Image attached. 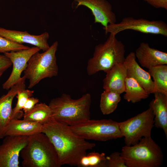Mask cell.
Masks as SVG:
<instances>
[{"instance_id": "6", "label": "cell", "mask_w": 167, "mask_h": 167, "mask_svg": "<svg viewBox=\"0 0 167 167\" xmlns=\"http://www.w3.org/2000/svg\"><path fill=\"white\" fill-rule=\"evenodd\" d=\"M58 46V42L55 41L48 49L42 53L38 52L30 58L24 71V76L29 80L28 88H33L45 78L58 75L56 53Z\"/></svg>"}, {"instance_id": "25", "label": "cell", "mask_w": 167, "mask_h": 167, "mask_svg": "<svg viewBox=\"0 0 167 167\" xmlns=\"http://www.w3.org/2000/svg\"><path fill=\"white\" fill-rule=\"evenodd\" d=\"M34 91L25 88L19 91L17 93L16 97L17 99L15 107L13 109L11 119L18 118L22 114L21 110L28 98L33 95Z\"/></svg>"}, {"instance_id": "13", "label": "cell", "mask_w": 167, "mask_h": 167, "mask_svg": "<svg viewBox=\"0 0 167 167\" xmlns=\"http://www.w3.org/2000/svg\"><path fill=\"white\" fill-rule=\"evenodd\" d=\"M0 36L18 44L32 45L43 51H46L50 47L47 42L49 34L47 32L39 35H34L26 31L7 29L0 27Z\"/></svg>"}, {"instance_id": "16", "label": "cell", "mask_w": 167, "mask_h": 167, "mask_svg": "<svg viewBox=\"0 0 167 167\" xmlns=\"http://www.w3.org/2000/svg\"><path fill=\"white\" fill-rule=\"evenodd\" d=\"M135 53L142 66L148 69L167 64V53L151 47L147 43L141 42Z\"/></svg>"}, {"instance_id": "18", "label": "cell", "mask_w": 167, "mask_h": 167, "mask_svg": "<svg viewBox=\"0 0 167 167\" xmlns=\"http://www.w3.org/2000/svg\"><path fill=\"white\" fill-rule=\"evenodd\" d=\"M154 99L150 103L149 107L154 114V125L163 131L167 137V96L156 92Z\"/></svg>"}, {"instance_id": "5", "label": "cell", "mask_w": 167, "mask_h": 167, "mask_svg": "<svg viewBox=\"0 0 167 167\" xmlns=\"http://www.w3.org/2000/svg\"><path fill=\"white\" fill-rule=\"evenodd\" d=\"M116 36L110 33L105 42L96 46L93 56L88 62L87 71L88 75L100 71L106 73L117 63H123L125 46Z\"/></svg>"}, {"instance_id": "31", "label": "cell", "mask_w": 167, "mask_h": 167, "mask_svg": "<svg viewBox=\"0 0 167 167\" xmlns=\"http://www.w3.org/2000/svg\"><path fill=\"white\" fill-rule=\"evenodd\" d=\"M3 73L2 72H0V78L2 76V75Z\"/></svg>"}, {"instance_id": "24", "label": "cell", "mask_w": 167, "mask_h": 167, "mask_svg": "<svg viewBox=\"0 0 167 167\" xmlns=\"http://www.w3.org/2000/svg\"><path fill=\"white\" fill-rule=\"evenodd\" d=\"M106 156L104 153L92 152L83 156L77 166L79 167H105Z\"/></svg>"}, {"instance_id": "26", "label": "cell", "mask_w": 167, "mask_h": 167, "mask_svg": "<svg viewBox=\"0 0 167 167\" xmlns=\"http://www.w3.org/2000/svg\"><path fill=\"white\" fill-rule=\"evenodd\" d=\"M29 48L22 44L13 42L0 36V53L16 51Z\"/></svg>"}, {"instance_id": "14", "label": "cell", "mask_w": 167, "mask_h": 167, "mask_svg": "<svg viewBox=\"0 0 167 167\" xmlns=\"http://www.w3.org/2000/svg\"><path fill=\"white\" fill-rule=\"evenodd\" d=\"M26 79L24 76L21 77L6 94L0 97V139L5 137V129L11 119L13 100L19 91L25 88Z\"/></svg>"}, {"instance_id": "20", "label": "cell", "mask_w": 167, "mask_h": 167, "mask_svg": "<svg viewBox=\"0 0 167 167\" xmlns=\"http://www.w3.org/2000/svg\"><path fill=\"white\" fill-rule=\"evenodd\" d=\"M124 99L128 102L135 103L148 98L149 94L134 79L126 77L125 80Z\"/></svg>"}, {"instance_id": "21", "label": "cell", "mask_w": 167, "mask_h": 167, "mask_svg": "<svg viewBox=\"0 0 167 167\" xmlns=\"http://www.w3.org/2000/svg\"><path fill=\"white\" fill-rule=\"evenodd\" d=\"M52 111L45 103L36 104L29 112L24 114L23 119L43 125L51 118Z\"/></svg>"}, {"instance_id": "28", "label": "cell", "mask_w": 167, "mask_h": 167, "mask_svg": "<svg viewBox=\"0 0 167 167\" xmlns=\"http://www.w3.org/2000/svg\"><path fill=\"white\" fill-rule=\"evenodd\" d=\"M39 102V99L37 98L32 96L28 99L23 108L24 113H26L30 111L35 105Z\"/></svg>"}, {"instance_id": "4", "label": "cell", "mask_w": 167, "mask_h": 167, "mask_svg": "<svg viewBox=\"0 0 167 167\" xmlns=\"http://www.w3.org/2000/svg\"><path fill=\"white\" fill-rule=\"evenodd\" d=\"M120 153L127 167H159L163 164L161 149L151 136L143 137L133 145H126Z\"/></svg>"}, {"instance_id": "3", "label": "cell", "mask_w": 167, "mask_h": 167, "mask_svg": "<svg viewBox=\"0 0 167 167\" xmlns=\"http://www.w3.org/2000/svg\"><path fill=\"white\" fill-rule=\"evenodd\" d=\"M24 167H60L52 143L45 134L28 136V143L21 151Z\"/></svg>"}, {"instance_id": "23", "label": "cell", "mask_w": 167, "mask_h": 167, "mask_svg": "<svg viewBox=\"0 0 167 167\" xmlns=\"http://www.w3.org/2000/svg\"><path fill=\"white\" fill-rule=\"evenodd\" d=\"M148 69V72L153 78L156 92L167 96V65L157 66Z\"/></svg>"}, {"instance_id": "29", "label": "cell", "mask_w": 167, "mask_h": 167, "mask_svg": "<svg viewBox=\"0 0 167 167\" xmlns=\"http://www.w3.org/2000/svg\"><path fill=\"white\" fill-rule=\"evenodd\" d=\"M12 65L10 59L4 54H0V72L3 73Z\"/></svg>"}, {"instance_id": "7", "label": "cell", "mask_w": 167, "mask_h": 167, "mask_svg": "<svg viewBox=\"0 0 167 167\" xmlns=\"http://www.w3.org/2000/svg\"><path fill=\"white\" fill-rule=\"evenodd\" d=\"M70 126L73 132L86 139L106 141L123 137L119 122L111 119H90Z\"/></svg>"}, {"instance_id": "19", "label": "cell", "mask_w": 167, "mask_h": 167, "mask_svg": "<svg viewBox=\"0 0 167 167\" xmlns=\"http://www.w3.org/2000/svg\"><path fill=\"white\" fill-rule=\"evenodd\" d=\"M42 125L23 119H11L5 131L6 136H29L37 133L41 132Z\"/></svg>"}, {"instance_id": "2", "label": "cell", "mask_w": 167, "mask_h": 167, "mask_svg": "<svg viewBox=\"0 0 167 167\" xmlns=\"http://www.w3.org/2000/svg\"><path fill=\"white\" fill-rule=\"evenodd\" d=\"M91 102V95L89 93L77 99L63 93L52 99L49 104L51 118L69 126L86 121L90 119Z\"/></svg>"}, {"instance_id": "11", "label": "cell", "mask_w": 167, "mask_h": 167, "mask_svg": "<svg viewBox=\"0 0 167 167\" xmlns=\"http://www.w3.org/2000/svg\"><path fill=\"white\" fill-rule=\"evenodd\" d=\"M40 50L39 48L34 46L4 53L11 61L13 67L9 77L2 84L3 89L8 90L20 80L21 78V75L25 69L30 58L34 54Z\"/></svg>"}, {"instance_id": "30", "label": "cell", "mask_w": 167, "mask_h": 167, "mask_svg": "<svg viewBox=\"0 0 167 167\" xmlns=\"http://www.w3.org/2000/svg\"><path fill=\"white\" fill-rule=\"evenodd\" d=\"M148 3L156 8L167 10V0H145Z\"/></svg>"}, {"instance_id": "10", "label": "cell", "mask_w": 167, "mask_h": 167, "mask_svg": "<svg viewBox=\"0 0 167 167\" xmlns=\"http://www.w3.org/2000/svg\"><path fill=\"white\" fill-rule=\"evenodd\" d=\"M28 136H6L0 145V167H19L21 151Z\"/></svg>"}, {"instance_id": "17", "label": "cell", "mask_w": 167, "mask_h": 167, "mask_svg": "<svg viewBox=\"0 0 167 167\" xmlns=\"http://www.w3.org/2000/svg\"><path fill=\"white\" fill-rule=\"evenodd\" d=\"M103 80L104 90H112L121 94L125 92L126 68L124 63H118L106 72Z\"/></svg>"}, {"instance_id": "1", "label": "cell", "mask_w": 167, "mask_h": 167, "mask_svg": "<svg viewBox=\"0 0 167 167\" xmlns=\"http://www.w3.org/2000/svg\"><path fill=\"white\" fill-rule=\"evenodd\" d=\"M41 132L54 146L60 167L64 165L77 166L87 151L96 146L73 132L69 126L52 118L42 125Z\"/></svg>"}, {"instance_id": "9", "label": "cell", "mask_w": 167, "mask_h": 167, "mask_svg": "<svg viewBox=\"0 0 167 167\" xmlns=\"http://www.w3.org/2000/svg\"><path fill=\"white\" fill-rule=\"evenodd\" d=\"M103 29L106 34L112 33L116 35L122 31L131 30L143 33L167 36V24L164 21L135 19L130 16L124 18L119 23L109 24Z\"/></svg>"}, {"instance_id": "15", "label": "cell", "mask_w": 167, "mask_h": 167, "mask_svg": "<svg viewBox=\"0 0 167 167\" xmlns=\"http://www.w3.org/2000/svg\"><path fill=\"white\" fill-rule=\"evenodd\" d=\"M126 68L127 77L135 79L149 94L156 92L155 84L148 72L144 70L136 61L135 53L130 52L124 62Z\"/></svg>"}, {"instance_id": "12", "label": "cell", "mask_w": 167, "mask_h": 167, "mask_svg": "<svg viewBox=\"0 0 167 167\" xmlns=\"http://www.w3.org/2000/svg\"><path fill=\"white\" fill-rule=\"evenodd\" d=\"M74 2L76 8L83 6L89 9L94 16V23L100 24L103 28L116 23V16L111 4L107 0H74Z\"/></svg>"}, {"instance_id": "27", "label": "cell", "mask_w": 167, "mask_h": 167, "mask_svg": "<svg viewBox=\"0 0 167 167\" xmlns=\"http://www.w3.org/2000/svg\"><path fill=\"white\" fill-rule=\"evenodd\" d=\"M105 167H127L120 152H115L106 156Z\"/></svg>"}, {"instance_id": "22", "label": "cell", "mask_w": 167, "mask_h": 167, "mask_svg": "<svg viewBox=\"0 0 167 167\" xmlns=\"http://www.w3.org/2000/svg\"><path fill=\"white\" fill-rule=\"evenodd\" d=\"M120 94L112 90H104L101 94L100 104L103 114H109L115 110L121 100Z\"/></svg>"}, {"instance_id": "8", "label": "cell", "mask_w": 167, "mask_h": 167, "mask_svg": "<svg viewBox=\"0 0 167 167\" xmlns=\"http://www.w3.org/2000/svg\"><path fill=\"white\" fill-rule=\"evenodd\" d=\"M154 116L150 107L126 121L119 122V128L126 145L135 144L143 137L151 136Z\"/></svg>"}]
</instances>
